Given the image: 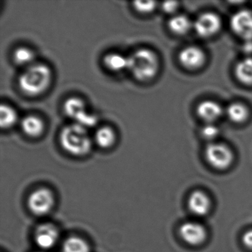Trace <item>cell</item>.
<instances>
[{"label": "cell", "instance_id": "4316f807", "mask_svg": "<svg viewBox=\"0 0 252 252\" xmlns=\"http://www.w3.org/2000/svg\"></svg>", "mask_w": 252, "mask_h": 252}, {"label": "cell", "instance_id": "484cf974", "mask_svg": "<svg viewBox=\"0 0 252 252\" xmlns=\"http://www.w3.org/2000/svg\"><path fill=\"white\" fill-rule=\"evenodd\" d=\"M243 242L245 246L249 249H252V229L248 230L244 233Z\"/></svg>", "mask_w": 252, "mask_h": 252}, {"label": "cell", "instance_id": "2e32d148", "mask_svg": "<svg viewBox=\"0 0 252 252\" xmlns=\"http://www.w3.org/2000/svg\"><path fill=\"white\" fill-rule=\"evenodd\" d=\"M116 133L110 126H102L95 132V139L96 144L102 148H108L116 141Z\"/></svg>", "mask_w": 252, "mask_h": 252}, {"label": "cell", "instance_id": "8992f818", "mask_svg": "<svg viewBox=\"0 0 252 252\" xmlns=\"http://www.w3.org/2000/svg\"><path fill=\"white\" fill-rule=\"evenodd\" d=\"M205 155L208 163L217 169H227L232 163V153L223 144H209L206 147Z\"/></svg>", "mask_w": 252, "mask_h": 252}, {"label": "cell", "instance_id": "8fae6325", "mask_svg": "<svg viewBox=\"0 0 252 252\" xmlns=\"http://www.w3.org/2000/svg\"><path fill=\"white\" fill-rule=\"evenodd\" d=\"M188 206L190 212L195 216H205L210 210L211 200L204 191L197 190L190 194Z\"/></svg>", "mask_w": 252, "mask_h": 252}, {"label": "cell", "instance_id": "ba28073f", "mask_svg": "<svg viewBox=\"0 0 252 252\" xmlns=\"http://www.w3.org/2000/svg\"><path fill=\"white\" fill-rule=\"evenodd\" d=\"M233 32L246 41L252 39V12L243 10L233 15L231 19Z\"/></svg>", "mask_w": 252, "mask_h": 252}, {"label": "cell", "instance_id": "4fadbf2b", "mask_svg": "<svg viewBox=\"0 0 252 252\" xmlns=\"http://www.w3.org/2000/svg\"><path fill=\"white\" fill-rule=\"evenodd\" d=\"M23 132L30 137H39L43 132L45 125L43 121L36 116L29 115L23 118L21 122Z\"/></svg>", "mask_w": 252, "mask_h": 252}, {"label": "cell", "instance_id": "44dd1931", "mask_svg": "<svg viewBox=\"0 0 252 252\" xmlns=\"http://www.w3.org/2000/svg\"><path fill=\"white\" fill-rule=\"evenodd\" d=\"M169 27L172 32L177 34H184L191 29V23L185 16H175L169 20Z\"/></svg>", "mask_w": 252, "mask_h": 252}, {"label": "cell", "instance_id": "cb8c5ba5", "mask_svg": "<svg viewBox=\"0 0 252 252\" xmlns=\"http://www.w3.org/2000/svg\"><path fill=\"white\" fill-rule=\"evenodd\" d=\"M219 133V129L213 125H207L201 129V134L203 138L206 139H213L216 138Z\"/></svg>", "mask_w": 252, "mask_h": 252}, {"label": "cell", "instance_id": "e0dca14e", "mask_svg": "<svg viewBox=\"0 0 252 252\" xmlns=\"http://www.w3.org/2000/svg\"><path fill=\"white\" fill-rule=\"evenodd\" d=\"M35 56L34 52L30 48L26 47H21L17 48L14 53V60L16 64L20 66L29 67V66L34 64Z\"/></svg>", "mask_w": 252, "mask_h": 252}, {"label": "cell", "instance_id": "ac0fdd59", "mask_svg": "<svg viewBox=\"0 0 252 252\" xmlns=\"http://www.w3.org/2000/svg\"><path fill=\"white\" fill-rule=\"evenodd\" d=\"M63 252H90L88 243L79 237H70L64 240Z\"/></svg>", "mask_w": 252, "mask_h": 252}, {"label": "cell", "instance_id": "ffe728a7", "mask_svg": "<svg viewBox=\"0 0 252 252\" xmlns=\"http://www.w3.org/2000/svg\"><path fill=\"white\" fill-rule=\"evenodd\" d=\"M236 75L240 82L252 85V59L240 62L236 67Z\"/></svg>", "mask_w": 252, "mask_h": 252}, {"label": "cell", "instance_id": "3957f363", "mask_svg": "<svg viewBox=\"0 0 252 252\" xmlns=\"http://www.w3.org/2000/svg\"><path fill=\"white\" fill-rule=\"evenodd\" d=\"M128 69L137 80L147 82L153 79L158 70L159 63L157 56L147 48L137 50L128 57Z\"/></svg>", "mask_w": 252, "mask_h": 252}, {"label": "cell", "instance_id": "5bb4252c", "mask_svg": "<svg viewBox=\"0 0 252 252\" xmlns=\"http://www.w3.org/2000/svg\"><path fill=\"white\" fill-rule=\"evenodd\" d=\"M197 114L203 120L212 122L216 120L222 115V107L213 101H205L199 104L197 109Z\"/></svg>", "mask_w": 252, "mask_h": 252}, {"label": "cell", "instance_id": "5b68a950", "mask_svg": "<svg viewBox=\"0 0 252 252\" xmlns=\"http://www.w3.org/2000/svg\"><path fill=\"white\" fill-rule=\"evenodd\" d=\"M54 194L51 190L46 188L35 190L29 196L28 200L31 212L38 216L49 213L54 207Z\"/></svg>", "mask_w": 252, "mask_h": 252}, {"label": "cell", "instance_id": "d4e9b609", "mask_svg": "<svg viewBox=\"0 0 252 252\" xmlns=\"http://www.w3.org/2000/svg\"><path fill=\"white\" fill-rule=\"evenodd\" d=\"M177 8H178V2H165L162 5L163 11L168 14L174 12Z\"/></svg>", "mask_w": 252, "mask_h": 252}, {"label": "cell", "instance_id": "30bf717a", "mask_svg": "<svg viewBox=\"0 0 252 252\" xmlns=\"http://www.w3.org/2000/svg\"><path fill=\"white\" fill-rule=\"evenodd\" d=\"M220 25V20L216 14L205 13L197 19L194 27L199 36L207 37L217 33Z\"/></svg>", "mask_w": 252, "mask_h": 252}, {"label": "cell", "instance_id": "277c9868", "mask_svg": "<svg viewBox=\"0 0 252 252\" xmlns=\"http://www.w3.org/2000/svg\"><path fill=\"white\" fill-rule=\"evenodd\" d=\"M65 114L75 121V123L88 128L95 126L98 119L96 116L88 113L83 100L76 97H71L66 100L64 104Z\"/></svg>", "mask_w": 252, "mask_h": 252}, {"label": "cell", "instance_id": "52a82bcc", "mask_svg": "<svg viewBox=\"0 0 252 252\" xmlns=\"http://www.w3.org/2000/svg\"><path fill=\"white\" fill-rule=\"evenodd\" d=\"M179 234L187 244L198 246L202 244L207 237V231L202 224L194 221H189L181 225Z\"/></svg>", "mask_w": 252, "mask_h": 252}, {"label": "cell", "instance_id": "6da1fadb", "mask_svg": "<svg viewBox=\"0 0 252 252\" xmlns=\"http://www.w3.org/2000/svg\"><path fill=\"white\" fill-rule=\"evenodd\" d=\"M52 72L47 64L34 63L26 67L19 78V86L23 94L36 96L43 94L51 82Z\"/></svg>", "mask_w": 252, "mask_h": 252}, {"label": "cell", "instance_id": "9a60e30c", "mask_svg": "<svg viewBox=\"0 0 252 252\" xmlns=\"http://www.w3.org/2000/svg\"><path fill=\"white\" fill-rule=\"evenodd\" d=\"M103 63L108 70L113 72H119L125 69H128L129 60L128 57L122 54L110 53L104 57Z\"/></svg>", "mask_w": 252, "mask_h": 252}, {"label": "cell", "instance_id": "7402d4cb", "mask_svg": "<svg viewBox=\"0 0 252 252\" xmlns=\"http://www.w3.org/2000/svg\"><path fill=\"white\" fill-rule=\"evenodd\" d=\"M226 113L232 122L240 123L244 122L247 118L248 110L243 104L234 103L227 107Z\"/></svg>", "mask_w": 252, "mask_h": 252}, {"label": "cell", "instance_id": "603a6c76", "mask_svg": "<svg viewBox=\"0 0 252 252\" xmlns=\"http://www.w3.org/2000/svg\"><path fill=\"white\" fill-rule=\"evenodd\" d=\"M134 8L138 12L142 13V14H147L150 13L155 9L156 6V2L153 1H137L133 2Z\"/></svg>", "mask_w": 252, "mask_h": 252}, {"label": "cell", "instance_id": "7c38bea8", "mask_svg": "<svg viewBox=\"0 0 252 252\" xmlns=\"http://www.w3.org/2000/svg\"><path fill=\"white\" fill-rule=\"evenodd\" d=\"M179 60L187 68H197L204 63V53L197 47H187L180 53Z\"/></svg>", "mask_w": 252, "mask_h": 252}, {"label": "cell", "instance_id": "7a4b0ae2", "mask_svg": "<svg viewBox=\"0 0 252 252\" xmlns=\"http://www.w3.org/2000/svg\"><path fill=\"white\" fill-rule=\"evenodd\" d=\"M60 141L63 149L73 156H85L91 151L92 147L88 129L76 123L67 125L62 129Z\"/></svg>", "mask_w": 252, "mask_h": 252}, {"label": "cell", "instance_id": "d6986e66", "mask_svg": "<svg viewBox=\"0 0 252 252\" xmlns=\"http://www.w3.org/2000/svg\"><path fill=\"white\" fill-rule=\"evenodd\" d=\"M18 116L11 106L2 104L0 107V125L2 128H10L17 123Z\"/></svg>", "mask_w": 252, "mask_h": 252}, {"label": "cell", "instance_id": "9c48e42d", "mask_svg": "<svg viewBox=\"0 0 252 252\" xmlns=\"http://www.w3.org/2000/svg\"><path fill=\"white\" fill-rule=\"evenodd\" d=\"M60 233L57 227L52 223L41 224L35 232V241L42 249H49L57 244Z\"/></svg>", "mask_w": 252, "mask_h": 252}]
</instances>
